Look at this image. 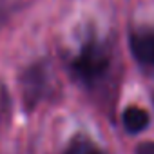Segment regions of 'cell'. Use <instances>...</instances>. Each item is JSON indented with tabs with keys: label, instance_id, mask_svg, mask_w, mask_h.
<instances>
[{
	"label": "cell",
	"instance_id": "obj_1",
	"mask_svg": "<svg viewBox=\"0 0 154 154\" xmlns=\"http://www.w3.org/2000/svg\"><path fill=\"white\" fill-rule=\"evenodd\" d=\"M109 67V53L98 42H87L72 60V72L84 84H94Z\"/></svg>",
	"mask_w": 154,
	"mask_h": 154
},
{
	"label": "cell",
	"instance_id": "obj_2",
	"mask_svg": "<svg viewBox=\"0 0 154 154\" xmlns=\"http://www.w3.org/2000/svg\"><path fill=\"white\" fill-rule=\"evenodd\" d=\"M132 54L141 62L154 65V27H140L131 33Z\"/></svg>",
	"mask_w": 154,
	"mask_h": 154
},
{
	"label": "cell",
	"instance_id": "obj_3",
	"mask_svg": "<svg viewBox=\"0 0 154 154\" xmlns=\"http://www.w3.org/2000/svg\"><path fill=\"white\" fill-rule=\"evenodd\" d=\"M123 125L129 132H140L149 125V114L140 107H129L123 112Z\"/></svg>",
	"mask_w": 154,
	"mask_h": 154
},
{
	"label": "cell",
	"instance_id": "obj_4",
	"mask_svg": "<svg viewBox=\"0 0 154 154\" xmlns=\"http://www.w3.org/2000/svg\"><path fill=\"white\" fill-rule=\"evenodd\" d=\"M65 154H102V152H100L98 147H96L91 140H87L85 136H76V138L71 141L69 149L65 150Z\"/></svg>",
	"mask_w": 154,
	"mask_h": 154
},
{
	"label": "cell",
	"instance_id": "obj_5",
	"mask_svg": "<svg viewBox=\"0 0 154 154\" xmlns=\"http://www.w3.org/2000/svg\"><path fill=\"white\" fill-rule=\"evenodd\" d=\"M8 107H9V98H8V93H6L4 85H0V118H2V116L8 112Z\"/></svg>",
	"mask_w": 154,
	"mask_h": 154
},
{
	"label": "cell",
	"instance_id": "obj_6",
	"mask_svg": "<svg viewBox=\"0 0 154 154\" xmlns=\"http://www.w3.org/2000/svg\"><path fill=\"white\" fill-rule=\"evenodd\" d=\"M138 154H154V141H149V143L140 145Z\"/></svg>",
	"mask_w": 154,
	"mask_h": 154
}]
</instances>
